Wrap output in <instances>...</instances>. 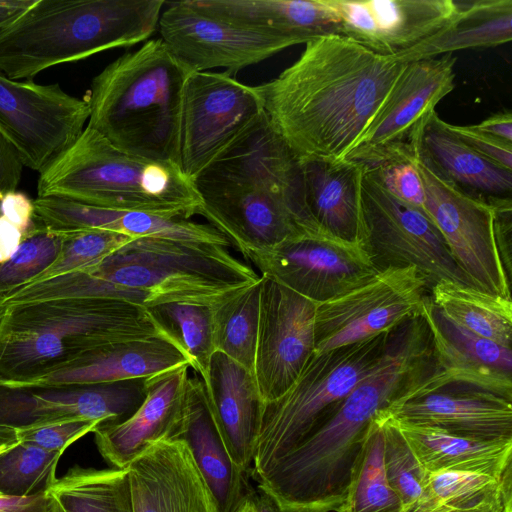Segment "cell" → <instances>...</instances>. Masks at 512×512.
I'll use <instances>...</instances> for the list:
<instances>
[{
  "label": "cell",
  "mask_w": 512,
  "mask_h": 512,
  "mask_svg": "<svg viewBox=\"0 0 512 512\" xmlns=\"http://www.w3.org/2000/svg\"><path fill=\"white\" fill-rule=\"evenodd\" d=\"M405 65L346 37L325 35L256 87L269 121L298 158L342 160Z\"/></svg>",
  "instance_id": "1"
},
{
  "label": "cell",
  "mask_w": 512,
  "mask_h": 512,
  "mask_svg": "<svg viewBox=\"0 0 512 512\" xmlns=\"http://www.w3.org/2000/svg\"><path fill=\"white\" fill-rule=\"evenodd\" d=\"M192 184L199 215L246 259L316 226L305 210L299 158L265 112Z\"/></svg>",
  "instance_id": "2"
},
{
  "label": "cell",
  "mask_w": 512,
  "mask_h": 512,
  "mask_svg": "<svg viewBox=\"0 0 512 512\" xmlns=\"http://www.w3.org/2000/svg\"><path fill=\"white\" fill-rule=\"evenodd\" d=\"M413 345L393 340L379 364L296 448L252 479L282 512H332L345 499L367 431L378 412L395 402L420 369Z\"/></svg>",
  "instance_id": "3"
},
{
  "label": "cell",
  "mask_w": 512,
  "mask_h": 512,
  "mask_svg": "<svg viewBox=\"0 0 512 512\" xmlns=\"http://www.w3.org/2000/svg\"><path fill=\"white\" fill-rule=\"evenodd\" d=\"M162 337L145 307L105 298H59L0 310V383L22 385L119 341ZM175 345V344H174Z\"/></svg>",
  "instance_id": "4"
},
{
  "label": "cell",
  "mask_w": 512,
  "mask_h": 512,
  "mask_svg": "<svg viewBox=\"0 0 512 512\" xmlns=\"http://www.w3.org/2000/svg\"><path fill=\"white\" fill-rule=\"evenodd\" d=\"M189 70L161 38L107 65L91 83L88 127L128 154L180 167Z\"/></svg>",
  "instance_id": "5"
},
{
  "label": "cell",
  "mask_w": 512,
  "mask_h": 512,
  "mask_svg": "<svg viewBox=\"0 0 512 512\" xmlns=\"http://www.w3.org/2000/svg\"><path fill=\"white\" fill-rule=\"evenodd\" d=\"M163 0H35L0 31V72L29 79L59 64L133 46L158 29Z\"/></svg>",
  "instance_id": "6"
},
{
  "label": "cell",
  "mask_w": 512,
  "mask_h": 512,
  "mask_svg": "<svg viewBox=\"0 0 512 512\" xmlns=\"http://www.w3.org/2000/svg\"><path fill=\"white\" fill-rule=\"evenodd\" d=\"M39 174L37 197L181 219L201 207L179 166L123 152L88 126Z\"/></svg>",
  "instance_id": "7"
},
{
  "label": "cell",
  "mask_w": 512,
  "mask_h": 512,
  "mask_svg": "<svg viewBox=\"0 0 512 512\" xmlns=\"http://www.w3.org/2000/svg\"><path fill=\"white\" fill-rule=\"evenodd\" d=\"M80 271L114 286L118 300L145 308L168 302L212 306L260 279L225 246L160 237L134 238Z\"/></svg>",
  "instance_id": "8"
},
{
  "label": "cell",
  "mask_w": 512,
  "mask_h": 512,
  "mask_svg": "<svg viewBox=\"0 0 512 512\" xmlns=\"http://www.w3.org/2000/svg\"><path fill=\"white\" fill-rule=\"evenodd\" d=\"M389 332L313 353L293 384L264 403L251 478L296 448L379 364Z\"/></svg>",
  "instance_id": "9"
},
{
  "label": "cell",
  "mask_w": 512,
  "mask_h": 512,
  "mask_svg": "<svg viewBox=\"0 0 512 512\" xmlns=\"http://www.w3.org/2000/svg\"><path fill=\"white\" fill-rule=\"evenodd\" d=\"M360 208V241L377 270L412 266L430 288L440 280L474 286L427 212L392 196L365 169Z\"/></svg>",
  "instance_id": "10"
},
{
  "label": "cell",
  "mask_w": 512,
  "mask_h": 512,
  "mask_svg": "<svg viewBox=\"0 0 512 512\" xmlns=\"http://www.w3.org/2000/svg\"><path fill=\"white\" fill-rule=\"evenodd\" d=\"M430 286L412 267H387L317 303L315 348L327 352L386 333L419 315Z\"/></svg>",
  "instance_id": "11"
},
{
  "label": "cell",
  "mask_w": 512,
  "mask_h": 512,
  "mask_svg": "<svg viewBox=\"0 0 512 512\" xmlns=\"http://www.w3.org/2000/svg\"><path fill=\"white\" fill-rule=\"evenodd\" d=\"M264 113L256 86L226 72H191L183 94L180 169L191 181Z\"/></svg>",
  "instance_id": "12"
},
{
  "label": "cell",
  "mask_w": 512,
  "mask_h": 512,
  "mask_svg": "<svg viewBox=\"0 0 512 512\" xmlns=\"http://www.w3.org/2000/svg\"><path fill=\"white\" fill-rule=\"evenodd\" d=\"M452 53L405 65L362 136L344 159L372 166L416 155L419 135L435 107L455 87Z\"/></svg>",
  "instance_id": "13"
},
{
  "label": "cell",
  "mask_w": 512,
  "mask_h": 512,
  "mask_svg": "<svg viewBox=\"0 0 512 512\" xmlns=\"http://www.w3.org/2000/svg\"><path fill=\"white\" fill-rule=\"evenodd\" d=\"M89 114L86 100L58 84L13 80L0 72V133L27 168L41 172L80 136Z\"/></svg>",
  "instance_id": "14"
},
{
  "label": "cell",
  "mask_w": 512,
  "mask_h": 512,
  "mask_svg": "<svg viewBox=\"0 0 512 512\" xmlns=\"http://www.w3.org/2000/svg\"><path fill=\"white\" fill-rule=\"evenodd\" d=\"M262 273L317 302L337 296L378 271L361 241L304 227L277 246L248 257Z\"/></svg>",
  "instance_id": "15"
},
{
  "label": "cell",
  "mask_w": 512,
  "mask_h": 512,
  "mask_svg": "<svg viewBox=\"0 0 512 512\" xmlns=\"http://www.w3.org/2000/svg\"><path fill=\"white\" fill-rule=\"evenodd\" d=\"M424 209L473 285L511 299L509 273L498 247L494 206L468 196L435 177L417 158Z\"/></svg>",
  "instance_id": "16"
},
{
  "label": "cell",
  "mask_w": 512,
  "mask_h": 512,
  "mask_svg": "<svg viewBox=\"0 0 512 512\" xmlns=\"http://www.w3.org/2000/svg\"><path fill=\"white\" fill-rule=\"evenodd\" d=\"M317 302L261 274L254 376L264 403L297 379L315 348Z\"/></svg>",
  "instance_id": "17"
},
{
  "label": "cell",
  "mask_w": 512,
  "mask_h": 512,
  "mask_svg": "<svg viewBox=\"0 0 512 512\" xmlns=\"http://www.w3.org/2000/svg\"><path fill=\"white\" fill-rule=\"evenodd\" d=\"M158 29L160 38L192 72L222 68L232 75L293 46L286 39L209 15L190 0L168 3L161 12Z\"/></svg>",
  "instance_id": "18"
},
{
  "label": "cell",
  "mask_w": 512,
  "mask_h": 512,
  "mask_svg": "<svg viewBox=\"0 0 512 512\" xmlns=\"http://www.w3.org/2000/svg\"><path fill=\"white\" fill-rule=\"evenodd\" d=\"M145 379L64 387L0 383V426L26 429L78 419L118 423L143 402Z\"/></svg>",
  "instance_id": "19"
},
{
  "label": "cell",
  "mask_w": 512,
  "mask_h": 512,
  "mask_svg": "<svg viewBox=\"0 0 512 512\" xmlns=\"http://www.w3.org/2000/svg\"><path fill=\"white\" fill-rule=\"evenodd\" d=\"M339 18V35L384 56L430 37L457 13L455 0H325Z\"/></svg>",
  "instance_id": "20"
},
{
  "label": "cell",
  "mask_w": 512,
  "mask_h": 512,
  "mask_svg": "<svg viewBox=\"0 0 512 512\" xmlns=\"http://www.w3.org/2000/svg\"><path fill=\"white\" fill-rule=\"evenodd\" d=\"M385 410L404 424L479 440L512 441V399L470 386H443L398 399Z\"/></svg>",
  "instance_id": "21"
},
{
  "label": "cell",
  "mask_w": 512,
  "mask_h": 512,
  "mask_svg": "<svg viewBox=\"0 0 512 512\" xmlns=\"http://www.w3.org/2000/svg\"><path fill=\"white\" fill-rule=\"evenodd\" d=\"M128 470L135 512H219L182 440L153 443Z\"/></svg>",
  "instance_id": "22"
},
{
  "label": "cell",
  "mask_w": 512,
  "mask_h": 512,
  "mask_svg": "<svg viewBox=\"0 0 512 512\" xmlns=\"http://www.w3.org/2000/svg\"><path fill=\"white\" fill-rule=\"evenodd\" d=\"M168 438L188 446L219 512H240L251 500V474L231 458L198 374L188 377L182 413Z\"/></svg>",
  "instance_id": "23"
},
{
  "label": "cell",
  "mask_w": 512,
  "mask_h": 512,
  "mask_svg": "<svg viewBox=\"0 0 512 512\" xmlns=\"http://www.w3.org/2000/svg\"><path fill=\"white\" fill-rule=\"evenodd\" d=\"M189 367L147 377L145 398L130 417L94 429L97 450L113 468H128L149 446L171 435L182 413Z\"/></svg>",
  "instance_id": "24"
},
{
  "label": "cell",
  "mask_w": 512,
  "mask_h": 512,
  "mask_svg": "<svg viewBox=\"0 0 512 512\" xmlns=\"http://www.w3.org/2000/svg\"><path fill=\"white\" fill-rule=\"evenodd\" d=\"M33 205L34 218L52 230L101 229L133 239L160 237L231 246L211 225L189 219L106 209L59 197H37Z\"/></svg>",
  "instance_id": "25"
},
{
  "label": "cell",
  "mask_w": 512,
  "mask_h": 512,
  "mask_svg": "<svg viewBox=\"0 0 512 512\" xmlns=\"http://www.w3.org/2000/svg\"><path fill=\"white\" fill-rule=\"evenodd\" d=\"M204 386L231 458L251 474L264 408L254 374L214 352Z\"/></svg>",
  "instance_id": "26"
},
{
  "label": "cell",
  "mask_w": 512,
  "mask_h": 512,
  "mask_svg": "<svg viewBox=\"0 0 512 512\" xmlns=\"http://www.w3.org/2000/svg\"><path fill=\"white\" fill-rule=\"evenodd\" d=\"M416 157L435 177L468 196L490 204L512 198V170L466 145L436 111L419 135Z\"/></svg>",
  "instance_id": "27"
},
{
  "label": "cell",
  "mask_w": 512,
  "mask_h": 512,
  "mask_svg": "<svg viewBox=\"0 0 512 512\" xmlns=\"http://www.w3.org/2000/svg\"><path fill=\"white\" fill-rule=\"evenodd\" d=\"M189 359L162 337L132 339L101 346L69 368L46 374L22 385L64 387L147 378L179 366Z\"/></svg>",
  "instance_id": "28"
},
{
  "label": "cell",
  "mask_w": 512,
  "mask_h": 512,
  "mask_svg": "<svg viewBox=\"0 0 512 512\" xmlns=\"http://www.w3.org/2000/svg\"><path fill=\"white\" fill-rule=\"evenodd\" d=\"M306 213L320 229L360 241L361 182L364 166L349 159L299 158Z\"/></svg>",
  "instance_id": "29"
},
{
  "label": "cell",
  "mask_w": 512,
  "mask_h": 512,
  "mask_svg": "<svg viewBox=\"0 0 512 512\" xmlns=\"http://www.w3.org/2000/svg\"><path fill=\"white\" fill-rule=\"evenodd\" d=\"M201 11L293 45L339 35V18L325 0H190Z\"/></svg>",
  "instance_id": "30"
},
{
  "label": "cell",
  "mask_w": 512,
  "mask_h": 512,
  "mask_svg": "<svg viewBox=\"0 0 512 512\" xmlns=\"http://www.w3.org/2000/svg\"><path fill=\"white\" fill-rule=\"evenodd\" d=\"M458 11L436 33L393 57L408 64L453 51L488 48L512 39V0L456 1Z\"/></svg>",
  "instance_id": "31"
},
{
  "label": "cell",
  "mask_w": 512,
  "mask_h": 512,
  "mask_svg": "<svg viewBox=\"0 0 512 512\" xmlns=\"http://www.w3.org/2000/svg\"><path fill=\"white\" fill-rule=\"evenodd\" d=\"M396 423L428 473L469 470L501 475L512 468V441L479 440Z\"/></svg>",
  "instance_id": "32"
},
{
  "label": "cell",
  "mask_w": 512,
  "mask_h": 512,
  "mask_svg": "<svg viewBox=\"0 0 512 512\" xmlns=\"http://www.w3.org/2000/svg\"><path fill=\"white\" fill-rule=\"evenodd\" d=\"M430 299L450 321L477 335L512 347V301L452 280L430 288Z\"/></svg>",
  "instance_id": "33"
},
{
  "label": "cell",
  "mask_w": 512,
  "mask_h": 512,
  "mask_svg": "<svg viewBox=\"0 0 512 512\" xmlns=\"http://www.w3.org/2000/svg\"><path fill=\"white\" fill-rule=\"evenodd\" d=\"M46 491L65 512H135L128 468L76 464Z\"/></svg>",
  "instance_id": "34"
},
{
  "label": "cell",
  "mask_w": 512,
  "mask_h": 512,
  "mask_svg": "<svg viewBox=\"0 0 512 512\" xmlns=\"http://www.w3.org/2000/svg\"><path fill=\"white\" fill-rule=\"evenodd\" d=\"M417 504L461 511L512 508V468L501 475L469 470L429 473L425 497Z\"/></svg>",
  "instance_id": "35"
},
{
  "label": "cell",
  "mask_w": 512,
  "mask_h": 512,
  "mask_svg": "<svg viewBox=\"0 0 512 512\" xmlns=\"http://www.w3.org/2000/svg\"><path fill=\"white\" fill-rule=\"evenodd\" d=\"M261 276L212 305L213 344L220 352L254 374L258 335Z\"/></svg>",
  "instance_id": "36"
},
{
  "label": "cell",
  "mask_w": 512,
  "mask_h": 512,
  "mask_svg": "<svg viewBox=\"0 0 512 512\" xmlns=\"http://www.w3.org/2000/svg\"><path fill=\"white\" fill-rule=\"evenodd\" d=\"M402 503L386 476L379 412L372 419L344 501L335 512H400Z\"/></svg>",
  "instance_id": "37"
},
{
  "label": "cell",
  "mask_w": 512,
  "mask_h": 512,
  "mask_svg": "<svg viewBox=\"0 0 512 512\" xmlns=\"http://www.w3.org/2000/svg\"><path fill=\"white\" fill-rule=\"evenodd\" d=\"M169 339L189 359L190 367L207 382L213 344L212 306L168 302L146 308Z\"/></svg>",
  "instance_id": "38"
},
{
  "label": "cell",
  "mask_w": 512,
  "mask_h": 512,
  "mask_svg": "<svg viewBox=\"0 0 512 512\" xmlns=\"http://www.w3.org/2000/svg\"><path fill=\"white\" fill-rule=\"evenodd\" d=\"M383 431V461L390 486L398 495L402 509L425 497L429 473L424 469L402 430L384 409L379 412Z\"/></svg>",
  "instance_id": "39"
},
{
  "label": "cell",
  "mask_w": 512,
  "mask_h": 512,
  "mask_svg": "<svg viewBox=\"0 0 512 512\" xmlns=\"http://www.w3.org/2000/svg\"><path fill=\"white\" fill-rule=\"evenodd\" d=\"M65 239L66 231L49 229L33 217L16 252L0 264V299L52 265L60 255Z\"/></svg>",
  "instance_id": "40"
},
{
  "label": "cell",
  "mask_w": 512,
  "mask_h": 512,
  "mask_svg": "<svg viewBox=\"0 0 512 512\" xmlns=\"http://www.w3.org/2000/svg\"><path fill=\"white\" fill-rule=\"evenodd\" d=\"M63 453L24 442L0 453V494L27 496L46 490L57 478Z\"/></svg>",
  "instance_id": "41"
},
{
  "label": "cell",
  "mask_w": 512,
  "mask_h": 512,
  "mask_svg": "<svg viewBox=\"0 0 512 512\" xmlns=\"http://www.w3.org/2000/svg\"><path fill=\"white\" fill-rule=\"evenodd\" d=\"M64 231L66 239L58 258L45 271L25 284L37 283L93 266L133 239L101 229Z\"/></svg>",
  "instance_id": "42"
},
{
  "label": "cell",
  "mask_w": 512,
  "mask_h": 512,
  "mask_svg": "<svg viewBox=\"0 0 512 512\" xmlns=\"http://www.w3.org/2000/svg\"><path fill=\"white\" fill-rule=\"evenodd\" d=\"M421 315L457 350L477 365L507 376H512V351L488 338L464 329L446 318L432 303L430 294L426 298Z\"/></svg>",
  "instance_id": "43"
},
{
  "label": "cell",
  "mask_w": 512,
  "mask_h": 512,
  "mask_svg": "<svg viewBox=\"0 0 512 512\" xmlns=\"http://www.w3.org/2000/svg\"><path fill=\"white\" fill-rule=\"evenodd\" d=\"M416 158V155L397 156L364 169L392 196L425 210V192Z\"/></svg>",
  "instance_id": "44"
},
{
  "label": "cell",
  "mask_w": 512,
  "mask_h": 512,
  "mask_svg": "<svg viewBox=\"0 0 512 512\" xmlns=\"http://www.w3.org/2000/svg\"><path fill=\"white\" fill-rule=\"evenodd\" d=\"M102 424L94 420H69L34 428L16 429L18 442L34 444L48 451L65 452L74 442Z\"/></svg>",
  "instance_id": "45"
},
{
  "label": "cell",
  "mask_w": 512,
  "mask_h": 512,
  "mask_svg": "<svg viewBox=\"0 0 512 512\" xmlns=\"http://www.w3.org/2000/svg\"><path fill=\"white\" fill-rule=\"evenodd\" d=\"M449 129L466 145L483 157L512 170V143L485 134L473 125L460 126L448 123Z\"/></svg>",
  "instance_id": "46"
},
{
  "label": "cell",
  "mask_w": 512,
  "mask_h": 512,
  "mask_svg": "<svg viewBox=\"0 0 512 512\" xmlns=\"http://www.w3.org/2000/svg\"><path fill=\"white\" fill-rule=\"evenodd\" d=\"M23 167L15 148L0 133V203L6 194L16 191Z\"/></svg>",
  "instance_id": "47"
},
{
  "label": "cell",
  "mask_w": 512,
  "mask_h": 512,
  "mask_svg": "<svg viewBox=\"0 0 512 512\" xmlns=\"http://www.w3.org/2000/svg\"><path fill=\"white\" fill-rule=\"evenodd\" d=\"M0 215L24 233L30 227L34 217L33 200L22 192H10L1 200Z\"/></svg>",
  "instance_id": "48"
},
{
  "label": "cell",
  "mask_w": 512,
  "mask_h": 512,
  "mask_svg": "<svg viewBox=\"0 0 512 512\" xmlns=\"http://www.w3.org/2000/svg\"><path fill=\"white\" fill-rule=\"evenodd\" d=\"M0 512H56V506L46 490L27 496L0 494Z\"/></svg>",
  "instance_id": "49"
},
{
  "label": "cell",
  "mask_w": 512,
  "mask_h": 512,
  "mask_svg": "<svg viewBox=\"0 0 512 512\" xmlns=\"http://www.w3.org/2000/svg\"><path fill=\"white\" fill-rule=\"evenodd\" d=\"M473 126L501 141L512 143V114L510 111L495 113Z\"/></svg>",
  "instance_id": "50"
},
{
  "label": "cell",
  "mask_w": 512,
  "mask_h": 512,
  "mask_svg": "<svg viewBox=\"0 0 512 512\" xmlns=\"http://www.w3.org/2000/svg\"><path fill=\"white\" fill-rule=\"evenodd\" d=\"M23 233L0 215V264L7 262L18 249Z\"/></svg>",
  "instance_id": "51"
},
{
  "label": "cell",
  "mask_w": 512,
  "mask_h": 512,
  "mask_svg": "<svg viewBox=\"0 0 512 512\" xmlns=\"http://www.w3.org/2000/svg\"><path fill=\"white\" fill-rule=\"evenodd\" d=\"M35 0H0V31L16 20Z\"/></svg>",
  "instance_id": "52"
},
{
  "label": "cell",
  "mask_w": 512,
  "mask_h": 512,
  "mask_svg": "<svg viewBox=\"0 0 512 512\" xmlns=\"http://www.w3.org/2000/svg\"><path fill=\"white\" fill-rule=\"evenodd\" d=\"M250 503L254 512H282L275 500L258 487H256Z\"/></svg>",
  "instance_id": "53"
},
{
  "label": "cell",
  "mask_w": 512,
  "mask_h": 512,
  "mask_svg": "<svg viewBox=\"0 0 512 512\" xmlns=\"http://www.w3.org/2000/svg\"><path fill=\"white\" fill-rule=\"evenodd\" d=\"M400 512H512V508L479 509V510H472V511H461V510L450 509V508L443 507V506L427 507V506L416 504L409 508L402 509Z\"/></svg>",
  "instance_id": "54"
},
{
  "label": "cell",
  "mask_w": 512,
  "mask_h": 512,
  "mask_svg": "<svg viewBox=\"0 0 512 512\" xmlns=\"http://www.w3.org/2000/svg\"><path fill=\"white\" fill-rule=\"evenodd\" d=\"M17 442L16 429L0 426V447Z\"/></svg>",
  "instance_id": "55"
},
{
  "label": "cell",
  "mask_w": 512,
  "mask_h": 512,
  "mask_svg": "<svg viewBox=\"0 0 512 512\" xmlns=\"http://www.w3.org/2000/svg\"><path fill=\"white\" fill-rule=\"evenodd\" d=\"M240 512H254L250 501L240 510Z\"/></svg>",
  "instance_id": "56"
},
{
  "label": "cell",
  "mask_w": 512,
  "mask_h": 512,
  "mask_svg": "<svg viewBox=\"0 0 512 512\" xmlns=\"http://www.w3.org/2000/svg\"><path fill=\"white\" fill-rule=\"evenodd\" d=\"M18 443V442H17ZM17 443H14V444H10V445H3L0 447V453H3L5 451H7L8 449L12 448L14 445H16Z\"/></svg>",
  "instance_id": "57"
},
{
  "label": "cell",
  "mask_w": 512,
  "mask_h": 512,
  "mask_svg": "<svg viewBox=\"0 0 512 512\" xmlns=\"http://www.w3.org/2000/svg\"><path fill=\"white\" fill-rule=\"evenodd\" d=\"M55 506H56V512H65L56 500H55Z\"/></svg>",
  "instance_id": "58"
}]
</instances>
